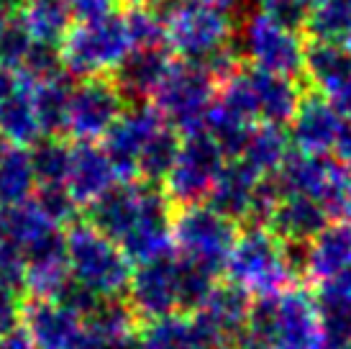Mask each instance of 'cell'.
Masks as SVG:
<instances>
[{
  "label": "cell",
  "instance_id": "cell-1",
  "mask_svg": "<svg viewBox=\"0 0 351 349\" xmlns=\"http://www.w3.org/2000/svg\"><path fill=\"white\" fill-rule=\"evenodd\" d=\"M152 8L159 10L167 29V49L180 59L205 62L215 52L231 47L236 36V19L215 3L203 0H159Z\"/></svg>",
  "mask_w": 351,
  "mask_h": 349
},
{
  "label": "cell",
  "instance_id": "cell-2",
  "mask_svg": "<svg viewBox=\"0 0 351 349\" xmlns=\"http://www.w3.org/2000/svg\"><path fill=\"white\" fill-rule=\"evenodd\" d=\"M218 100L252 124L287 126L300 103V85L287 75L259 67L236 69L218 90Z\"/></svg>",
  "mask_w": 351,
  "mask_h": 349
},
{
  "label": "cell",
  "instance_id": "cell-3",
  "mask_svg": "<svg viewBox=\"0 0 351 349\" xmlns=\"http://www.w3.org/2000/svg\"><path fill=\"white\" fill-rule=\"evenodd\" d=\"M62 67L69 78H103L131 54L134 41L128 34L126 16H108L100 21L77 23L62 41Z\"/></svg>",
  "mask_w": 351,
  "mask_h": 349
},
{
  "label": "cell",
  "instance_id": "cell-4",
  "mask_svg": "<svg viewBox=\"0 0 351 349\" xmlns=\"http://www.w3.org/2000/svg\"><path fill=\"white\" fill-rule=\"evenodd\" d=\"M67 262L69 275L98 295H126L134 262L113 239L95 232L82 218L67 229Z\"/></svg>",
  "mask_w": 351,
  "mask_h": 349
},
{
  "label": "cell",
  "instance_id": "cell-5",
  "mask_svg": "<svg viewBox=\"0 0 351 349\" xmlns=\"http://www.w3.org/2000/svg\"><path fill=\"white\" fill-rule=\"evenodd\" d=\"M215 82L218 80L203 62H172L162 85L156 87L152 106L180 136L205 131V116L218 95Z\"/></svg>",
  "mask_w": 351,
  "mask_h": 349
},
{
  "label": "cell",
  "instance_id": "cell-6",
  "mask_svg": "<svg viewBox=\"0 0 351 349\" xmlns=\"http://www.w3.org/2000/svg\"><path fill=\"white\" fill-rule=\"evenodd\" d=\"M223 275L228 280L244 285L254 295L280 293L298 285L285 264L282 242L267 226H254V223L239 229V236L226 260Z\"/></svg>",
  "mask_w": 351,
  "mask_h": 349
},
{
  "label": "cell",
  "instance_id": "cell-7",
  "mask_svg": "<svg viewBox=\"0 0 351 349\" xmlns=\"http://www.w3.org/2000/svg\"><path fill=\"white\" fill-rule=\"evenodd\" d=\"M234 39L239 57L246 59L252 67L287 75V78H295L298 72H302L308 44L302 41L300 31L277 23L264 10L249 13Z\"/></svg>",
  "mask_w": 351,
  "mask_h": 349
},
{
  "label": "cell",
  "instance_id": "cell-8",
  "mask_svg": "<svg viewBox=\"0 0 351 349\" xmlns=\"http://www.w3.org/2000/svg\"><path fill=\"white\" fill-rule=\"evenodd\" d=\"M236 236H239V223L218 214L205 201L175 208V216H172L175 252L203 262L221 275L226 272V260L231 254Z\"/></svg>",
  "mask_w": 351,
  "mask_h": 349
},
{
  "label": "cell",
  "instance_id": "cell-9",
  "mask_svg": "<svg viewBox=\"0 0 351 349\" xmlns=\"http://www.w3.org/2000/svg\"><path fill=\"white\" fill-rule=\"evenodd\" d=\"M228 157L215 144V139L208 131L182 136L180 155L175 159L172 172L167 174L165 190L175 205L203 203L210 195L215 177L221 174Z\"/></svg>",
  "mask_w": 351,
  "mask_h": 349
},
{
  "label": "cell",
  "instance_id": "cell-10",
  "mask_svg": "<svg viewBox=\"0 0 351 349\" xmlns=\"http://www.w3.org/2000/svg\"><path fill=\"white\" fill-rule=\"evenodd\" d=\"M123 111L126 95L118 90L113 78H82L72 85L67 134L75 142H103Z\"/></svg>",
  "mask_w": 351,
  "mask_h": 349
},
{
  "label": "cell",
  "instance_id": "cell-11",
  "mask_svg": "<svg viewBox=\"0 0 351 349\" xmlns=\"http://www.w3.org/2000/svg\"><path fill=\"white\" fill-rule=\"evenodd\" d=\"M126 298L138 324L154 321L177 311V252L162 254L149 262L134 264Z\"/></svg>",
  "mask_w": 351,
  "mask_h": 349
},
{
  "label": "cell",
  "instance_id": "cell-12",
  "mask_svg": "<svg viewBox=\"0 0 351 349\" xmlns=\"http://www.w3.org/2000/svg\"><path fill=\"white\" fill-rule=\"evenodd\" d=\"M167 121L154 106L136 103L134 108H126L113 128L103 136L100 144L106 146L110 162L116 167L118 180H136L138 177V155L147 146L152 136L165 126Z\"/></svg>",
  "mask_w": 351,
  "mask_h": 349
},
{
  "label": "cell",
  "instance_id": "cell-13",
  "mask_svg": "<svg viewBox=\"0 0 351 349\" xmlns=\"http://www.w3.org/2000/svg\"><path fill=\"white\" fill-rule=\"evenodd\" d=\"M343 128H346V118L339 113V108L321 93H308L300 98L298 111L287 124V136L295 152L328 155V152H336Z\"/></svg>",
  "mask_w": 351,
  "mask_h": 349
},
{
  "label": "cell",
  "instance_id": "cell-14",
  "mask_svg": "<svg viewBox=\"0 0 351 349\" xmlns=\"http://www.w3.org/2000/svg\"><path fill=\"white\" fill-rule=\"evenodd\" d=\"M305 78L315 93H321L351 121V44L339 41H315L305 47Z\"/></svg>",
  "mask_w": 351,
  "mask_h": 349
},
{
  "label": "cell",
  "instance_id": "cell-15",
  "mask_svg": "<svg viewBox=\"0 0 351 349\" xmlns=\"http://www.w3.org/2000/svg\"><path fill=\"white\" fill-rule=\"evenodd\" d=\"M141 211V180H118L110 190L82 208V221L121 247Z\"/></svg>",
  "mask_w": 351,
  "mask_h": 349
},
{
  "label": "cell",
  "instance_id": "cell-16",
  "mask_svg": "<svg viewBox=\"0 0 351 349\" xmlns=\"http://www.w3.org/2000/svg\"><path fill=\"white\" fill-rule=\"evenodd\" d=\"M252 301V291H246L244 285L226 278V280L215 282L213 293L208 295L203 308L195 311V316L213 331L215 339L223 344V349H228L246 331Z\"/></svg>",
  "mask_w": 351,
  "mask_h": 349
},
{
  "label": "cell",
  "instance_id": "cell-17",
  "mask_svg": "<svg viewBox=\"0 0 351 349\" xmlns=\"http://www.w3.org/2000/svg\"><path fill=\"white\" fill-rule=\"evenodd\" d=\"M23 326L36 349H69L82 334V319L54 298H29L23 308Z\"/></svg>",
  "mask_w": 351,
  "mask_h": 349
},
{
  "label": "cell",
  "instance_id": "cell-18",
  "mask_svg": "<svg viewBox=\"0 0 351 349\" xmlns=\"http://www.w3.org/2000/svg\"><path fill=\"white\" fill-rule=\"evenodd\" d=\"M262 177L264 174H259L254 167L246 165L241 157L228 159L223 170H221V174L215 177L205 203L213 205L215 211L223 214L226 218L244 226L252 218L254 193H256V185H259Z\"/></svg>",
  "mask_w": 351,
  "mask_h": 349
},
{
  "label": "cell",
  "instance_id": "cell-19",
  "mask_svg": "<svg viewBox=\"0 0 351 349\" xmlns=\"http://www.w3.org/2000/svg\"><path fill=\"white\" fill-rule=\"evenodd\" d=\"M118 183V172L106 146L100 142H75L72 146V167H69L67 188L82 208L95 198L110 190Z\"/></svg>",
  "mask_w": 351,
  "mask_h": 349
},
{
  "label": "cell",
  "instance_id": "cell-20",
  "mask_svg": "<svg viewBox=\"0 0 351 349\" xmlns=\"http://www.w3.org/2000/svg\"><path fill=\"white\" fill-rule=\"evenodd\" d=\"M172 62L175 59L169 57L167 47H136L116 67L113 82L126 95V100L144 103L147 98H154L156 87L162 85Z\"/></svg>",
  "mask_w": 351,
  "mask_h": 349
},
{
  "label": "cell",
  "instance_id": "cell-21",
  "mask_svg": "<svg viewBox=\"0 0 351 349\" xmlns=\"http://www.w3.org/2000/svg\"><path fill=\"white\" fill-rule=\"evenodd\" d=\"M328 223L331 216L326 214V208L315 198L282 195L267 221V229L280 242H313Z\"/></svg>",
  "mask_w": 351,
  "mask_h": 349
},
{
  "label": "cell",
  "instance_id": "cell-22",
  "mask_svg": "<svg viewBox=\"0 0 351 349\" xmlns=\"http://www.w3.org/2000/svg\"><path fill=\"white\" fill-rule=\"evenodd\" d=\"M341 167V162L328 159V155L290 152L282 167L274 172V180L280 185L282 195H308L321 203L323 193L328 190V185Z\"/></svg>",
  "mask_w": 351,
  "mask_h": 349
},
{
  "label": "cell",
  "instance_id": "cell-23",
  "mask_svg": "<svg viewBox=\"0 0 351 349\" xmlns=\"http://www.w3.org/2000/svg\"><path fill=\"white\" fill-rule=\"evenodd\" d=\"M0 136L16 146H34L44 136L34 106V78L23 69L16 90L0 100Z\"/></svg>",
  "mask_w": 351,
  "mask_h": 349
},
{
  "label": "cell",
  "instance_id": "cell-24",
  "mask_svg": "<svg viewBox=\"0 0 351 349\" xmlns=\"http://www.w3.org/2000/svg\"><path fill=\"white\" fill-rule=\"evenodd\" d=\"M351 264V221H331L311 242L308 280L321 282Z\"/></svg>",
  "mask_w": 351,
  "mask_h": 349
},
{
  "label": "cell",
  "instance_id": "cell-25",
  "mask_svg": "<svg viewBox=\"0 0 351 349\" xmlns=\"http://www.w3.org/2000/svg\"><path fill=\"white\" fill-rule=\"evenodd\" d=\"M23 29L36 44H54L62 47V41L72 29V13L67 0H23L19 10Z\"/></svg>",
  "mask_w": 351,
  "mask_h": 349
},
{
  "label": "cell",
  "instance_id": "cell-26",
  "mask_svg": "<svg viewBox=\"0 0 351 349\" xmlns=\"http://www.w3.org/2000/svg\"><path fill=\"white\" fill-rule=\"evenodd\" d=\"M36 193V174L29 146L5 144L0 149V208L29 203Z\"/></svg>",
  "mask_w": 351,
  "mask_h": 349
},
{
  "label": "cell",
  "instance_id": "cell-27",
  "mask_svg": "<svg viewBox=\"0 0 351 349\" xmlns=\"http://www.w3.org/2000/svg\"><path fill=\"white\" fill-rule=\"evenodd\" d=\"M69 95H72V82L64 69L49 78H34V106L44 136L67 134Z\"/></svg>",
  "mask_w": 351,
  "mask_h": 349
},
{
  "label": "cell",
  "instance_id": "cell-28",
  "mask_svg": "<svg viewBox=\"0 0 351 349\" xmlns=\"http://www.w3.org/2000/svg\"><path fill=\"white\" fill-rule=\"evenodd\" d=\"M290 146L293 144L287 136V126L254 124L244 152H241V159L259 174H274L290 155Z\"/></svg>",
  "mask_w": 351,
  "mask_h": 349
},
{
  "label": "cell",
  "instance_id": "cell-29",
  "mask_svg": "<svg viewBox=\"0 0 351 349\" xmlns=\"http://www.w3.org/2000/svg\"><path fill=\"white\" fill-rule=\"evenodd\" d=\"M221 278L223 275L218 270L177 252V311L180 313L200 311Z\"/></svg>",
  "mask_w": 351,
  "mask_h": 349
},
{
  "label": "cell",
  "instance_id": "cell-30",
  "mask_svg": "<svg viewBox=\"0 0 351 349\" xmlns=\"http://www.w3.org/2000/svg\"><path fill=\"white\" fill-rule=\"evenodd\" d=\"M138 319L126 295H100L88 316L82 319V329L100 339H116L128 331H136Z\"/></svg>",
  "mask_w": 351,
  "mask_h": 349
},
{
  "label": "cell",
  "instance_id": "cell-31",
  "mask_svg": "<svg viewBox=\"0 0 351 349\" xmlns=\"http://www.w3.org/2000/svg\"><path fill=\"white\" fill-rule=\"evenodd\" d=\"M180 144H182V136L177 134L169 124H165V126L149 139L147 146L141 149L136 180L165 185L167 174L172 172L175 159H177V155H180Z\"/></svg>",
  "mask_w": 351,
  "mask_h": 349
},
{
  "label": "cell",
  "instance_id": "cell-32",
  "mask_svg": "<svg viewBox=\"0 0 351 349\" xmlns=\"http://www.w3.org/2000/svg\"><path fill=\"white\" fill-rule=\"evenodd\" d=\"M141 349H200L190 313H169L162 319L138 324Z\"/></svg>",
  "mask_w": 351,
  "mask_h": 349
},
{
  "label": "cell",
  "instance_id": "cell-33",
  "mask_svg": "<svg viewBox=\"0 0 351 349\" xmlns=\"http://www.w3.org/2000/svg\"><path fill=\"white\" fill-rule=\"evenodd\" d=\"M305 31L315 41L351 44V0H313Z\"/></svg>",
  "mask_w": 351,
  "mask_h": 349
},
{
  "label": "cell",
  "instance_id": "cell-34",
  "mask_svg": "<svg viewBox=\"0 0 351 349\" xmlns=\"http://www.w3.org/2000/svg\"><path fill=\"white\" fill-rule=\"evenodd\" d=\"M252 128H254L252 121H246L244 116H239L236 111L223 106L218 98L213 100V106H210L208 116H205V131L213 136L215 144L223 149V155L228 159L241 157Z\"/></svg>",
  "mask_w": 351,
  "mask_h": 349
},
{
  "label": "cell",
  "instance_id": "cell-35",
  "mask_svg": "<svg viewBox=\"0 0 351 349\" xmlns=\"http://www.w3.org/2000/svg\"><path fill=\"white\" fill-rule=\"evenodd\" d=\"M31 165L39 185H67L72 167V146L62 142V136H41L29 149Z\"/></svg>",
  "mask_w": 351,
  "mask_h": 349
},
{
  "label": "cell",
  "instance_id": "cell-36",
  "mask_svg": "<svg viewBox=\"0 0 351 349\" xmlns=\"http://www.w3.org/2000/svg\"><path fill=\"white\" fill-rule=\"evenodd\" d=\"M31 201L44 214V218L59 229H69L72 223L80 221L82 205L75 201V195L67 185H39Z\"/></svg>",
  "mask_w": 351,
  "mask_h": 349
},
{
  "label": "cell",
  "instance_id": "cell-37",
  "mask_svg": "<svg viewBox=\"0 0 351 349\" xmlns=\"http://www.w3.org/2000/svg\"><path fill=\"white\" fill-rule=\"evenodd\" d=\"M323 349H351V303L315 298Z\"/></svg>",
  "mask_w": 351,
  "mask_h": 349
},
{
  "label": "cell",
  "instance_id": "cell-38",
  "mask_svg": "<svg viewBox=\"0 0 351 349\" xmlns=\"http://www.w3.org/2000/svg\"><path fill=\"white\" fill-rule=\"evenodd\" d=\"M126 26L136 47H167L165 19L152 5H134L126 13Z\"/></svg>",
  "mask_w": 351,
  "mask_h": 349
},
{
  "label": "cell",
  "instance_id": "cell-39",
  "mask_svg": "<svg viewBox=\"0 0 351 349\" xmlns=\"http://www.w3.org/2000/svg\"><path fill=\"white\" fill-rule=\"evenodd\" d=\"M26 275H29L26 252L19 244L0 242V285L23 293L26 291Z\"/></svg>",
  "mask_w": 351,
  "mask_h": 349
},
{
  "label": "cell",
  "instance_id": "cell-40",
  "mask_svg": "<svg viewBox=\"0 0 351 349\" xmlns=\"http://www.w3.org/2000/svg\"><path fill=\"white\" fill-rule=\"evenodd\" d=\"M259 10H264L267 16H272L277 23H282L287 29L300 31L308 23L311 0H259Z\"/></svg>",
  "mask_w": 351,
  "mask_h": 349
},
{
  "label": "cell",
  "instance_id": "cell-41",
  "mask_svg": "<svg viewBox=\"0 0 351 349\" xmlns=\"http://www.w3.org/2000/svg\"><path fill=\"white\" fill-rule=\"evenodd\" d=\"M98 293L90 291L85 282H80L77 278H72L69 275L67 280L62 282V288H59L57 293H54V301H59L62 306H67L69 311H75L80 319H85L90 311H93V306L98 303Z\"/></svg>",
  "mask_w": 351,
  "mask_h": 349
},
{
  "label": "cell",
  "instance_id": "cell-42",
  "mask_svg": "<svg viewBox=\"0 0 351 349\" xmlns=\"http://www.w3.org/2000/svg\"><path fill=\"white\" fill-rule=\"evenodd\" d=\"M23 308L26 303L21 298V293L0 285V337L23 324Z\"/></svg>",
  "mask_w": 351,
  "mask_h": 349
},
{
  "label": "cell",
  "instance_id": "cell-43",
  "mask_svg": "<svg viewBox=\"0 0 351 349\" xmlns=\"http://www.w3.org/2000/svg\"><path fill=\"white\" fill-rule=\"evenodd\" d=\"M315 298L321 301H343L351 303V264L343 267L341 272H336L326 280L315 282V291H313Z\"/></svg>",
  "mask_w": 351,
  "mask_h": 349
},
{
  "label": "cell",
  "instance_id": "cell-44",
  "mask_svg": "<svg viewBox=\"0 0 351 349\" xmlns=\"http://www.w3.org/2000/svg\"><path fill=\"white\" fill-rule=\"evenodd\" d=\"M67 8L72 13V21L88 23L113 16L118 8V0H67Z\"/></svg>",
  "mask_w": 351,
  "mask_h": 349
},
{
  "label": "cell",
  "instance_id": "cell-45",
  "mask_svg": "<svg viewBox=\"0 0 351 349\" xmlns=\"http://www.w3.org/2000/svg\"><path fill=\"white\" fill-rule=\"evenodd\" d=\"M0 349H36V344L31 339L29 329L21 324V326H16L13 331L0 337Z\"/></svg>",
  "mask_w": 351,
  "mask_h": 349
},
{
  "label": "cell",
  "instance_id": "cell-46",
  "mask_svg": "<svg viewBox=\"0 0 351 349\" xmlns=\"http://www.w3.org/2000/svg\"><path fill=\"white\" fill-rule=\"evenodd\" d=\"M19 80H21V69H13L0 62V100H5L16 90Z\"/></svg>",
  "mask_w": 351,
  "mask_h": 349
},
{
  "label": "cell",
  "instance_id": "cell-47",
  "mask_svg": "<svg viewBox=\"0 0 351 349\" xmlns=\"http://www.w3.org/2000/svg\"><path fill=\"white\" fill-rule=\"evenodd\" d=\"M336 155H339V162H341L351 174V121H346V128H343L341 139L336 144Z\"/></svg>",
  "mask_w": 351,
  "mask_h": 349
},
{
  "label": "cell",
  "instance_id": "cell-48",
  "mask_svg": "<svg viewBox=\"0 0 351 349\" xmlns=\"http://www.w3.org/2000/svg\"><path fill=\"white\" fill-rule=\"evenodd\" d=\"M106 349H141L138 331H128V334H123V337H116V339H106Z\"/></svg>",
  "mask_w": 351,
  "mask_h": 349
},
{
  "label": "cell",
  "instance_id": "cell-49",
  "mask_svg": "<svg viewBox=\"0 0 351 349\" xmlns=\"http://www.w3.org/2000/svg\"><path fill=\"white\" fill-rule=\"evenodd\" d=\"M69 349H106V339H100V337H95V334H90V331L82 329V334L75 339V344H72Z\"/></svg>",
  "mask_w": 351,
  "mask_h": 349
},
{
  "label": "cell",
  "instance_id": "cell-50",
  "mask_svg": "<svg viewBox=\"0 0 351 349\" xmlns=\"http://www.w3.org/2000/svg\"><path fill=\"white\" fill-rule=\"evenodd\" d=\"M228 349H272V347H269L267 341L256 339V337L249 334V331H244V334H241V337H239V339H236Z\"/></svg>",
  "mask_w": 351,
  "mask_h": 349
},
{
  "label": "cell",
  "instance_id": "cell-51",
  "mask_svg": "<svg viewBox=\"0 0 351 349\" xmlns=\"http://www.w3.org/2000/svg\"><path fill=\"white\" fill-rule=\"evenodd\" d=\"M8 144V142H5V139H3V136H0V149H3V146Z\"/></svg>",
  "mask_w": 351,
  "mask_h": 349
},
{
  "label": "cell",
  "instance_id": "cell-52",
  "mask_svg": "<svg viewBox=\"0 0 351 349\" xmlns=\"http://www.w3.org/2000/svg\"><path fill=\"white\" fill-rule=\"evenodd\" d=\"M203 3H213V0H203Z\"/></svg>",
  "mask_w": 351,
  "mask_h": 349
},
{
  "label": "cell",
  "instance_id": "cell-53",
  "mask_svg": "<svg viewBox=\"0 0 351 349\" xmlns=\"http://www.w3.org/2000/svg\"><path fill=\"white\" fill-rule=\"evenodd\" d=\"M311 3H313V0H311Z\"/></svg>",
  "mask_w": 351,
  "mask_h": 349
}]
</instances>
